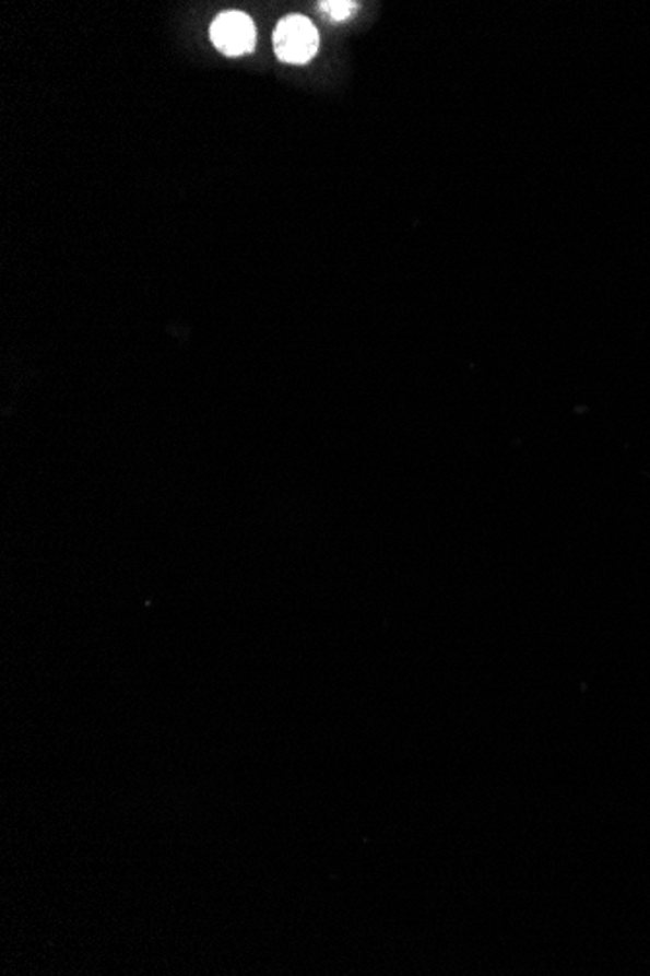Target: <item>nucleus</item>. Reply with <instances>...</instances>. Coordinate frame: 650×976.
Here are the masks:
<instances>
[{"mask_svg": "<svg viewBox=\"0 0 650 976\" xmlns=\"http://www.w3.org/2000/svg\"><path fill=\"white\" fill-rule=\"evenodd\" d=\"M320 9L333 22H343L357 12L358 4L351 0H328V2H321Z\"/></svg>", "mask_w": 650, "mask_h": 976, "instance_id": "nucleus-3", "label": "nucleus"}, {"mask_svg": "<svg viewBox=\"0 0 650 976\" xmlns=\"http://www.w3.org/2000/svg\"><path fill=\"white\" fill-rule=\"evenodd\" d=\"M211 39L221 54L240 57L250 54L256 45V26L240 10H226L214 19Z\"/></svg>", "mask_w": 650, "mask_h": 976, "instance_id": "nucleus-2", "label": "nucleus"}, {"mask_svg": "<svg viewBox=\"0 0 650 976\" xmlns=\"http://www.w3.org/2000/svg\"><path fill=\"white\" fill-rule=\"evenodd\" d=\"M273 45L283 63L304 64L318 54L320 36L310 20L293 14L276 24Z\"/></svg>", "mask_w": 650, "mask_h": 976, "instance_id": "nucleus-1", "label": "nucleus"}]
</instances>
